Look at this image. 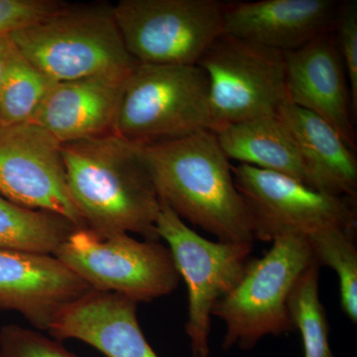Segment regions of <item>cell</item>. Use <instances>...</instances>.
I'll return each instance as SVG.
<instances>
[{
  "instance_id": "9a60e30c",
  "label": "cell",
  "mask_w": 357,
  "mask_h": 357,
  "mask_svg": "<svg viewBox=\"0 0 357 357\" xmlns=\"http://www.w3.org/2000/svg\"><path fill=\"white\" fill-rule=\"evenodd\" d=\"M333 0H261L225 3L223 33L287 53L331 31Z\"/></svg>"
},
{
  "instance_id": "5bb4252c",
  "label": "cell",
  "mask_w": 357,
  "mask_h": 357,
  "mask_svg": "<svg viewBox=\"0 0 357 357\" xmlns=\"http://www.w3.org/2000/svg\"><path fill=\"white\" fill-rule=\"evenodd\" d=\"M136 306L119 294L91 290L63 307L47 331L59 342L81 340L107 357H158L143 335Z\"/></svg>"
},
{
  "instance_id": "ac0fdd59",
  "label": "cell",
  "mask_w": 357,
  "mask_h": 357,
  "mask_svg": "<svg viewBox=\"0 0 357 357\" xmlns=\"http://www.w3.org/2000/svg\"><path fill=\"white\" fill-rule=\"evenodd\" d=\"M213 132L229 160L283 174L309 185L297 149L276 116L237 122Z\"/></svg>"
},
{
  "instance_id": "5b68a950",
  "label": "cell",
  "mask_w": 357,
  "mask_h": 357,
  "mask_svg": "<svg viewBox=\"0 0 357 357\" xmlns=\"http://www.w3.org/2000/svg\"><path fill=\"white\" fill-rule=\"evenodd\" d=\"M314 262L309 241L302 236L275 239L266 255L250 260L243 278L211 312L225 325L222 349H252L267 335L296 331L288 314L289 296Z\"/></svg>"
},
{
  "instance_id": "4fadbf2b",
  "label": "cell",
  "mask_w": 357,
  "mask_h": 357,
  "mask_svg": "<svg viewBox=\"0 0 357 357\" xmlns=\"http://www.w3.org/2000/svg\"><path fill=\"white\" fill-rule=\"evenodd\" d=\"M93 290L54 255L0 248V309L47 331L61 310Z\"/></svg>"
},
{
  "instance_id": "6da1fadb",
  "label": "cell",
  "mask_w": 357,
  "mask_h": 357,
  "mask_svg": "<svg viewBox=\"0 0 357 357\" xmlns=\"http://www.w3.org/2000/svg\"><path fill=\"white\" fill-rule=\"evenodd\" d=\"M68 185L86 229L100 238L158 241L161 201L140 146L114 133L62 144Z\"/></svg>"
},
{
  "instance_id": "7c38bea8",
  "label": "cell",
  "mask_w": 357,
  "mask_h": 357,
  "mask_svg": "<svg viewBox=\"0 0 357 357\" xmlns=\"http://www.w3.org/2000/svg\"><path fill=\"white\" fill-rule=\"evenodd\" d=\"M285 58L287 102L325 119L356 151L351 89L332 31L287 52Z\"/></svg>"
},
{
  "instance_id": "603a6c76",
  "label": "cell",
  "mask_w": 357,
  "mask_h": 357,
  "mask_svg": "<svg viewBox=\"0 0 357 357\" xmlns=\"http://www.w3.org/2000/svg\"><path fill=\"white\" fill-rule=\"evenodd\" d=\"M0 357H79L59 340L17 325L0 330Z\"/></svg>"
},
{
  "instance_id": "cb8c5ba5",
  "label": "cell",
  "mask_w": 357,
  "mask_h": 357,
  "mask_svg": "<svg viewBox=\"0 0 357 357\" xmlns=\"http://www.w3.org/2000/svg\"><path fill=\"white\" fill-rule=\"evenodd\" d=\"M338 51L344 62L351 89L352 109L357 110V2L349 1L338 9L337 21Z\"/></svg>"
},
{
  "instance_id": "3957f363",
  "label": "cell",
  "mask_w": 357,
  "mask_h": 357,
  "mask_svg": "<svg viewBox=\"0 0 357 357\" xmlns=\"http://www.w3.org/2000/svg\"><path fill=\"white\" fill-rule=\"evenodd\" d=\"M18 51L54 82L128 77L139 64L129 54L114 6H65L9 35Z\"/></svg>"
},
{
  "instance_id": "d4e9b609",
  "label": "cell",
  "mask_w": 357,
  "mask_h": 357,
  "mask_svg": "<svg viewBox=\"0 0 357 357\" xmlns=\"http://www.w3.org/2000/svg\"><path fill=\"white\" fill-rule=\"evenodd\" d=\"M65 6L67 3L58 0H0V35H11Z\"/></svg>"
},
{
  "instance_id": "7a4b0ae2",
  "label": "cell",
  "mask_w": 357,
  "mask_h": 357,
  "mask_svg": "<svg viewBox=\"0 0 357 357\" xmlns=\"http://www.w3.org/2000/svg\"><path fill=\"white\" fill-rule=\"evenodd\" d=\"M140 148L160 201L184 222L222 243L253 244L248 208L213 131Z\"/></svg>"
},
{
  "instance_id": "484cf974",
  "label": "cell",
  "mask_w": 357,
  "mask_h": 357,
  "mask_svg": "<svg viewBox=\"0 0 357 357\" xmlns=\"http://www.w3.org/2000/svg\"><path fill=\"white\" fill-rule=\"evenodd\" d=\"M13 47V40L9 35H0V86L3 81L6 73L7 60Z\"/></svg>"
},
{
  "instance_id": "30bf717a",
  "label": "cell",
  "mask_w": 357,
  "mask_h": 357,
  "mask_svg": "<svg viewBox=\"0 0 357 357\" xmlns=\"http://www.w3.org/2000/svg\"><path fill=\"white\" fill-rule=\"evenodd\" d=\"M250 217L255 241L307 237L331 229H356L354 199L317 191L296 178L256 167L232 166Z\"/></svg>"
},
{
  "instance_id": "e0dca14e",
  "label": "cell",
  "mask_w": 357,
  "mask_h": 357,
  "mask_svg": "<svg viewBox=\"0 0 357 357\" xmlns=\"http://www.w3.org/2000/svg\"><path fill=\"white\" fill-rule=\"evenodd\" d=\"M276 117L297 149L309 187L356 199V156L335 128L319 115L289 102L282 105Z\"/></svg>"
},
{
  "instance_id": "277c9868",
  "label": "cell",
  "mask_w": 357,
  "mask_h": 357,
  "mask_svg": "<svg viewBox=\"0 0 357 357\" xmlns=\"http://www.w3.org/2000/svg\"><path fill=\"white\" fill-rule=\"evenodd\" d=\"M211 128L210 88L198 65L138 64L124 83L114 134L138 146Z\"/></svg>"
},
{
  "instance_id": "7402d4cb",
  "label": "cell",
  "mask_w": 357,
  "mask_h": 357,
  "mask_svg": "<svg viewBox=\"0 0 357 357\" xmlns=\"http://www.w3.org/2000/svg\"><path fill=\"white\" fill-rule=\"evenodd\" d=\"M356 229H331L307 237L319 266L332 268L340 282V306L357 323V249Z\"/></svg>"
},
{
  "instance_id": "9c48e42d",
  "label": "cell",
  "mask_w": 357,
  "mask_h": 357,
  "mask_svg": "<svg viewBox=\"0 0 357 357\" xmlns=\"http://www.w3.org/2000/svg\"><path fill=\"white\" fill-rule=\"evenodd\" d=\"M156 231L168 244L188 288V321L192 357L210 356L211 312L215 304L243 278L253 244L213 243L190 229L161 202Z\"/></svg>"
},
{
  "instance_id": "8fae6325",
  "label": "cell",
  "mask_w": 357,
  "mask_h": 357,
  "mask_svg": "<svg viewBox=\"0 0 357 357\" xmlns=\"http://www.w3.org/2000/svg\"><path fill=\"white\" fill-rule=\"evenodd\" d=\"M0 192L30 210L86 225L68 185L62 144L34 122L0 126Z\"/></svg>"
},
{
  "instance_id": "ba28073f",
  "label": "cell",
  "mask_w": 357,
  "mask_h": 357,
  "mask_svg": "<svg viewBox=\"0 0 357 357\" xmlns=\"http://www.w3.org/2000/svg\"><path fill=\"white\" fill-rule=\"evenodd\" d=\"M225 6L218 0H121L114 13L139 64L198 65L223 33Z\"/></svg>"
},
{
  "instance_id": "8992f818",
  "label": "cell",
  "mask_w": 357,
  "mask_h": 357,
  "mask_svg": "<svg viewBox=\"0 0 357 357\" xmlns=\"http://www.w3.org/2000/svg\"><path fill=\"white\" fill-rule=\"evenodd\" d=\"M210 88V130L276 116L287 102L284 52L222 33L199 61Z\"/></svg>"
},
{
  "instance_id": "d6986e66",
  "label": "cell",
  "mask_w": 357,
  "mask_h": 357,
  "mask_svg": "<svg viewBox=\"0 0 357 357\" xmlns=\"http://www.w3.org/2000/svg\"><path fill=\"white\" fill-rule=\"evenodd\" d=\"M76 229V225L62 215L23 208L0 192L1 249L54 255Z\"/></svg>"
},
{
  "instance_id": "ffe728a7",
  "label": "cell",
  "mask_w": 357,
  "mask_h": 357,
  "mask_svg": "<svg viewBox=\"0 0 357 357\" xmlns=\"http://www.w3.org/2000/svg\"><path fill=\"white\" fill-rule=\"evenodd\" d=\"M55 84L30 63L13 42L0 86V126L31 121Z\"/></svg>"
},
{
  "instance_id": "44dd1931",
  "label": "cell",
  "mask_w": 357,
  "mask_h": 357,
  "mask_svg": "<svg viewBox=\"0 0 357 357\" xmlns=\"http://www.w3.org/2000/svg\"><path fill=\"white\" fill-rule=\"evenodd\" d=\"M319 267L314 260L301 274L287 303L294 328L302 335L304 357H333L328 342L330 326L319 296Z\"/></svg>"
},
{
  "instance_id": "52a82bcc",
  "label": "cell",
  "mask_w": 357,
  "mask_h": 357,
  "mask_svg": "<svg viewBox=\"0 0 357 357\" xmlns=\"http://www.w3.org/2000/svg\"><path fill=\"white\" fill-rule=\"evenodd\" d=\"M54 256L93 290L135 303L169 295L181 280L170 249L128 234L100 238L88 229H77Z\"/></svg>"
},
{
  "instance_id": "2e32d148",
  "label": "cell",
  "mask_w": 357,
  "mask_h": 357,
  "mask_svg": "<svg viewBox=\"0 0 357 357\" xmlns=\"http://www.w3.org/2000/svg\"><path fill=\"white\" fill-rule=\"evenodd\" d=\"M128 77L100 76L58 82L45 96L31 121L61 144L114 133Z\"/></svg>"
}]
</instances>
